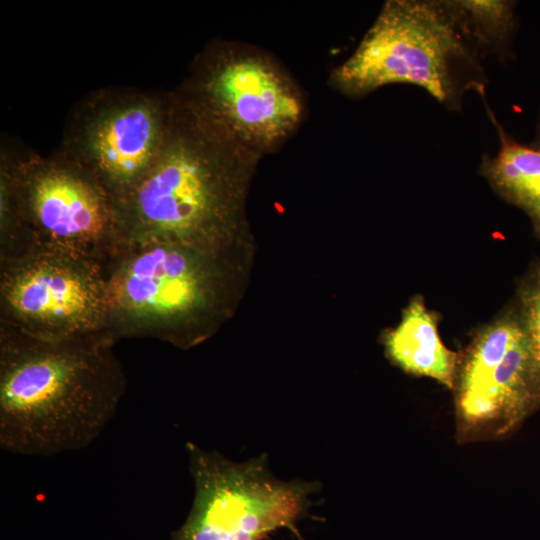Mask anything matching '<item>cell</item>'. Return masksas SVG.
Wrapping results in <instances>:
<instances>
[{
	"mask_svg": "<svg viewBox=\"0 0 540 540\" xmlns=\"http://www.w3.org/2000/svg\"><path fill=\"white\" fill-rule=\"evenodd\" d=\"M483 61L446 0H387L330 83L350 98L413 85L448 111L461 112L468 93L486 97Z\"/></svg>",
	"mask_w": 540,
	"mask_h": 540,
	"instance_id": "3",
	"label": "cell"
},
{
	"mask_svg": "<svg viewBox=\"0 0 540 540\" xmlns=\"http://www.w3.org/2000/svg\"><path fill=\"white\" fill-rule=\"evenodd\" d=\"M109 333L41 340L0 328V447L54 457L89 447L115 417L127 376Z\"/></svg>",
	"mask_w": 540,
	"mask_h": 540,
	"instance_id": "1",
	"label": "cell"
},
{
	"mask_svg": "<svg viewBox=\"0 0 540 540\" xmlns=\"http://www.w3.org/2000/svg\"><path fill=\"white\" fill-rule=\"evenodd\" d=\"M454 18L483 60L514 59L519 30L518 3L513 0H446Z\"/></svg>",
	"mask_w": 540,
	"mask_h": 540,
	"instance_id": "13",
	"label": "cell"
},
{
	"mask_svg": "<svg viewBox=\"0 0 540 540\" xmlns=\"http://www.w3.org/2000/svg\"><path fill=\"white\" fill-rule=\"evenodd\" d=\"M0 328L50 341L109 333L103 267L53 252L0 256Z\"/></svg>",
	"mask_w": 540,
	"mask_h": 540,
	"instance_id": "7",
	"label": "cell"
},
{
	"mask_svg": "<svg viewBox=\"0 0 540 540\" xmlns=\"http://www.w3.org/2000/svg\"><path fill=\"white\" fill-rule=\"evenodd\" d=\"M157 134L154 115L142 106L113 114L97 130L94 147L98 178L116 199L134 186L152 164Z\"/></svg>",
	"mask_w": 540,
	"mask_h": 540,
	"instance_id": "10",
	"label": "cell"
},
{
	"mask_svg": "<svg viewBox=\"0 0 540 540\" xmlns=\"http://www.w3.org/2000/svg\"><path fill=\"white\" fill-rule=\"evenodd\" d=\"M203 108L261 157L280 148L301 126L303 94L291 75L253 47L228 50L205 82Z\"/></svg>",
	"mask_w": 540,
	"mask_h": 540,
	"instance_id": "9",
	"label": "cell"
},
{
	"mask_svg": "<svg viewBox=\"0 0 540 540\" xmlns=\"http://www.w3.org/2000/svg\"><path fill=\"white\" fill-rule=\"evenodd\" d=\"M171 140L116 199L124 239L174 242L219 254L261 156L200 108Z\"/></svg>",
	"mask_w": 540,
	"mask_h": 540,
	"instance_id": "2",
	"label": "cell"
},
{
	"mask_svg": "<svg viewBox=\"0 0 540 540\" xmlns=\"http://www.w3.org/2000/svg\"><path fill=\"white\" fill-rule=\"evenodd\" d=\"M482 101L499 146L494 154L482 156L479 173L499 197L525 213L540 239V150L506 131L486 97Z\"/></svg>",
	"mask_w": 540,
	"mask_h": 540,
	"instance_id": "12",
	"label": "cell"
},
{
	"mask_svg": "<svg viewBox=\"0 0 540 540\" xmlns=\"http://www.w3.org/2000/svg\"><path fill=\"white\" fill-rule=\"evenodd\" d=\"M186 451L194 498L171 540H265L280 529L305 540L298 522L309 516L318 482L275 477L266 454L235 462L191 442Z\"/></svg>",
	"mask_w": 540,
	"mask_h": 540,
	"instance_id": "6",
	"label": "cell"
},
{
	"mask_svg": "<svg viewBox=\"0 0 540 540\" xmlns=\"http://www.w3.org/2000/svg\"><path fill=\"white\" fill-rule=\"evenodd\" d=\"M452 390L462 443L504 437L540 409V373L515 307L459 354Z\"/></svg>",
	"mask_w": 540,
	"mask_h": 540,
	"instance_id": "8",
	"label": "cell"
},
{
	"mask_svg": "<svg viewBox=\"0 0 540 540\" xmlns=\"http://www.w3.org/2000/svg\"><path fill=\"white\" fill-rule=\"evenodd\" d=\"M532 147L540 150V111L535 125V132L532 141L529 143Z\"/></svg>",
	"mask_w": 540,
	"mask_h": 540,
	"instance_id": "15",
	"label": "cell"
},
{
	"mask_svg": "<svg viewBox=\"0 0 540 540\" xmlns=\"http://www.w3.org/2000/svg\"><path fill=\"white\" fill-rule=\"evenodd\" d=\"M384 344L390 360L404 372L431 378L452 390L459 354L443 343L437 317L422 297H413Z\"/></svg>",
	"mask_w": 540,
	"mask_h": 540,
	"instance_id": "11",
	"label": "cell"
},
{
	"mask_svg": "<svg viewBox=\"0 0 540 540\" xmlns=\"http://www.w3.org/2000/svg\"><path fill=\"white\" fill-rule=\"evenodd\" d=\"M515 307L540 373V263L522 279Z\"/></svg>",
	"mask_w": 540,
	"mask_h": 540,
	"instance_id": "14",
	"label": "cell"
},
{
	"mask_svg": "<svg viewBox=\"0 0 540 540\" xmlns=\"http://www.w3.org/2000/svg\"><path fill=\"white\" fill-rule=\"evenodd\" d=\"M218 255L160 241H125L104 265L108 331L190 346L220 299Z\"/></svg>",
	"mask_w": 540,
	"mask_h": 540,
	"instance_id": "4",
	"label": "cell"
},
{
	"mask_svg": "<svg viewBox=\"0 0 540 540\" xmlns=\"http://www.w3.org/2000/svg\"><path fill=\"white\" fill-rule=\"evenodd\" d=\"M2 192L0 256L53 252L104 267L125 242L116 198L98 177L40 169Z\"/></svg>",
	"mask_w": 540,
	"mask_h": 540,
	"instance_id": "5",
	"label": "cell"
}]
</instances>
